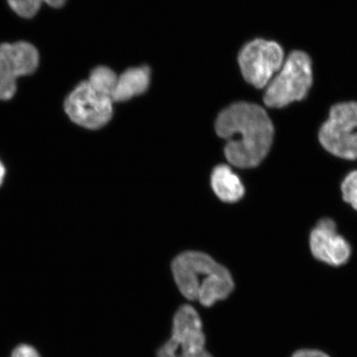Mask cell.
I'll use <instances>...</instances> for the list:
<instances>
[{"label": "cell", "mask_w": 357, "mask_h": 357, "mask_svg": "<svg viewBox=\"0 0 357 357\" xmlns=\"http://www.w3.org/2000/svg\"><path fill=\"white\" fill-rule=\"evenodd\" d=\"M39 60L37 48L28 42L0 44V100L12 99L17 79L33 74Z\"/></svg>", "instance_id": "cell-8"}, {"label": "cell", "mask_w": 357, "mask_h": 357, "mask_svg": "<svg viewBox=\"0 0 357 357\" xmlns=\"http://www.w3.org/2000/svg\"><path fill=\"white\" fill-rule=\"evenodd\" d=\"M357 102L335 105L319 131L321 144L330 153L357 160Z\"/></svg>", "instance_id": "cell-4"}, {"label": "cell", "mask_w": 357, "mask_h": 357, "mask_svg": "<svg viewBox=\"0 0 357 357\" xmlns=\"http://www.w3.org/2000/svg\"><path fill=\"white\" fill-rule=\"evenodd\" d=\"M310 244L312 256L330 266L344 265L351 257L349 243L337 234L336 225L329 218L321 220L312 231Z\"/></svg>", "instance_id": "cell-9"}, {"label": "cell", "mask_w": 357, "mask_h": 357, "mask_svg": "<svg viewBox=\"0 0 357 357\" xmlns=\"http://www.w3.org/2000/svg\"><path fill=\"white\" fill-rule=\"evenodd\" d=\"M291 357H330L325 352L319 350L303 349L298 350Z\"/></svg>", "instance_id": "cell-16"}, {"label": "cell", "mask_w": 357, "mask_h": 357, "mask_svg": "<svg viewBox=\"0 0 357 357\" xmlns=\"http://www.w3.org/2000/svg\"><path fill=\"white\" fill-rule=\"evenodd\" d=\"M284 61L280 45L264 39H256L242 49L238 62L243 77L258 89L265 88Z\"/></svg>", "instance_id": "cell-6"}, {"label": "cell", "mask_w": 357, "mask_h": 357, "mask_svg": "<svg viewBox=\"0 0 357 357\" xmlns=\"http://www.w3.org/2000/svg\"><path fill=\"white\" fill-rule=\"evenodd\" d=\"M114 102L86 82L79 83L65 100L66 113L75 123L88 129H99L110 121Z\"/></svg>", "instance_id": "cell-7"}, {"label": "cell", "mask_w": 357, "mask_h": 357, "mask_svg": "<svg viewBox=\"0 0 357 357\" xmlns=\"http://www.w3.org/2000/svg\"><path fill=\"white\" fill-rule=\"evenodd\" d=\"M4 176H6V168H4L3 164L0 160V185H2Z\"/></svg>", "instance_id": "cell-18"}, {"label": "cell", "mask_w": 357, "mask_h": 357, "mask_svg": "<svg viewBox=\"0 0 357 357\" xmlns=\"http://www.w3.org/2000/svg\"><path fill=\"white\" fill-rule=\"evenodd\" d=\"M117 75L107 66H98L92 70L88 82L96 89L113 100L114 92L118 80ZM114 102V101H113Z\"/></svg>", "instance_id": "cell-12"}, {"label": "cell", "mask_w": 357, "mask_h": 357, "mask_svg": "<svg viewBox=\"0 0 357 357\" xmlns=\"http://www.w3.org/2000/svg\"><path fill=\"white\" fill-rule=\"evenodd\" d=\"M172 273L183 296L205 307L225 300L234 288L229 271L203 252L178 255L173 261Z\"/></svg>", "instance_id": "cell-2"}, {"label": "cell", "mask_w": 357, "mask_h": 357, "mask_svg": "<svg viewBox=\"0 0 357 357\" xmlns=\"http://www.w3.org/2000/svg\"><path fill=\"white\" fill-rule=\"evenodd\" d=\"M312 84V61L307 53L294 51L268 84L264 102L270 108L280 109L306 97Z\"/></svg>", "instance_id": "cell-3"}, {"label": "cell", "mask_w": 357, "mask_h": 357, "mask_svg": "<svg viewBox=\"0 0 357 357\" xmlns=\"http://www.w3.org/2000/svg\"><path fill=\"white\" fill-rule=\"evenodd\" d=\"M343 199L357 211V171L348 175L342 184Z\"/></svg>", "instance_id": "cell-14"}, {"label": "cell", "mask_w": 357, "mask_h": 357, "mask_svg": "<svg viewBox=\"0 0 357 357\" xmlns=\"http://www.w3.org/2000/svg\"><path fill=\"white\" fill-rule=\"evenodd\" d=\"M158 357H213L205 348V336L198 312L183 305L174 317L172 337L160 348Z\"/></svg>", "instance_id": "cell-5"}, {"label": "cell", "mask_w": 357, "mask_h": 357, "mask_svg": "<svg viewBox=\"0 0 357 357\" xmlns=\"http://www.w3.org/2000/svg\"><path fill=\"white\" fill-rule=\"evenodd\" d=\"M151 70L149 66L128 69L118 77L113 101L124 102L144 93L150 84Z\"/></svg>", "instance_id": "cell-10"}, {"label": "cell", "mask_w": 357, "mask_h": 357, "mask_svg": "<svg viewBox=\"0 0 357 357\" xmlns=\"http://www.w3.org/2000/svg\"><path fill=\"white\" fill-rule=\"evenodd\" d=\"M43 2L52 8H59L64 6L66 0H43Z\"/></svg>", "instance_id": "cell-17"}, {"label": "cell", "mask_w": 357, "mask_h": 357, "mask_svg": "<svg viewBox=\"0 0 357 357\" xmlns=\"http://www.w3.org/2000/svg\"><path fill=\"white\" fill-rule=\"evenodd\" d=\"M218 135L227 141L225 155L239 168L257 167L273 141L274 128L264 109L239 102L222 111L216 120Z\"/></svg>", "instance_id": "cell-1"}, {"label": "cell", "mask_w": 357, "mask_h": 357, "mask_svg": "<svg viewBox=\"0 0 357 357\" xmlns=\"http://www.w3.org/2000/svg\"><path fill=\"white\" fill-rule=\"evenodd\" d=\"M212 187L218 197L227 203H234L243 198L244 187L239 177L226 165L213 169Z\"/></svg>", "instance_id": "cell-11"}, {"label": "cell", "mask_w": 357, "mask_h": 357, "mask_svg": "<svg viewBox=\"0 0 357 357\" xmlns=\"http://www.w3.org/2000/svg\"><path fill=\"white\" fill-rule=\"evenodd\" d=\"M8 6L17 15L24 19H31L41 8L43 0H7Z\"/></svg>", "instance_id": "cell-13"}, {"label": "cell", "mask_w": 357, "mask_h": 357, "mask_svg": "<svg viewBox=\"0 0 357 357\" xmlns=\"http://www.w3.org/2000/svg\"><path fill=\"white\" fill-rule=\"evenodd\" d=\"M11 357H41L32 346L22 344L13 351Z\"/></svg>", "instance_id": "cell-15"}]
</instances>
